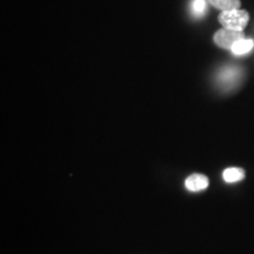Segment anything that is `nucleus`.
Listing matches in <instances>:
<instances>
[{
	"label": "nucleus",
	"mask_w": 254,
	"mask_h": 254,
	"mask_svg": "<svg viewBox=\"0 0 254 254\" xmlns=\"http://www.w3.org/2000/svg\"><path fill=\"white\" fill-rule=\"evenodd\" d=\"M250 21V14L244 9H232L224 11L219 14V23L224 28L233 31H244Z\"/></svg>",
	"instance_id": "obj_1"
},
{
	"label": "nucleus",
	"mask_w": 254,
	"mask_h": 254,
	"mask_svg": "<svg viewBox=\"0 0 254 254\" xmlns=\"http://www.w3.org/2000/svg\"><path fill=\"white\" fill-rule=\"evenodd\" d=\"M209 4L214 6L215 8L224 11H232V9L240 8L241 1L240 0H208Z\"/></svg>",
	"instance_id": "obj_6"
},
{
	"label": "nucleus",
	"mask_w": 254,
	"mask_h": 254,
	"mask_svg": "<svg viewBox=\"0 0 254 254\" xmlns=\"http://www.w3.org/2000/svg\"><path fill=\"white\" fill-rule=\"evenodd\" d=\"M245 39V34L243 31H233L228 28H221L214 34L213 40L221 49L231 50L236 43Z\"/></svg>",
	"instance_id": "obj_3"
},
{
	"label": "nucleus",
	"mask_w": 254,
	"mask_h": 254,
	"mask_svg": "<svg viewBox=\"0 0 254 254\" xmlns=\"http://www.w3.org/2000/svg\"><path fill=\"white\" fill-rule=\"evenodd\" d=\"M222 178L228 184H234L240 182L245 178V172H244L243 168H238V167H230L226 168L222 173Z\"/></svg>",
	"instance_id": "obj_5"
},
{
	"label": "nucleus",
	"mask_w": 254,
	"mask_h": 254,
	"mask_svg": "<svg viewBox=\"0 0 254 254\" xmlns=\"http://www.w3.org/2000/svg\"><path fill=\"white\" fill-rule=\"evenodd\" d=\"M254 47V41L252 39H243L236 43L231 51L234 56H244L251 52Z\"/></svg>",
	"instance_id": "obj_7"
},
{
	"label": "nucleus",
	"mask_w": 254,
	"mask_h": 254,
	"mask_svg": "<svg viewBox=\"0 0 254 254\" xmlns=\"http://www.w3.org/2000/svg\"><path fill=\"white\" fill-rule=\"evenodd\" d=\"M190 8H192V14L196 18L202 17L205 14L206 8H207V5H206V0H193L192 5H190Z\"/></svg>",
	"instance_id": "obj_8"
},
{
	"label": "nucleus",
	"mask_w": 254,
	"mask_h": 254,
	"mask_svg": "<svg viewBox=\"0 0 254 254\" xmlns=\"http://www.w3.org/2000/svg\"><path fill=\"white\" fill-rule=\"evenodd\" d=\"M243 71L237 66L221 68L217 75V84L222 91H232L240 84Z\"/></svg>",
	"instance_id": "obj_2"
},
{
	"label": "nucleus",
	"mask_w": 254,
	"mask_h": 254,
	"mask_svg": "<svg viewBox=\"0 0 254 254\" xmlns=\"http://www.w3.org/2000/svg\"><path fill=\"white\" fill-rule=\"evenodd\" d=\"M208 178L204 174H192L185 180V187L190 192H201L208 187Z\"/></svg>",
	"instance_id": "obj_4"
}]
</instances>
